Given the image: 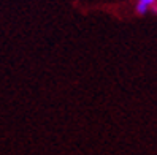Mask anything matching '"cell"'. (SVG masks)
Returning <instances> with one entry per match:
<instances>
[{
	"label": "cell",
	"mask_w": 157,
	"mask_h": 155,
	"mask_svg": "<svg viewBox=\"0 0 157 155\" xmlns=\"http://www.w3.org/2000/svg\"><path fill=\"white\" fill-rule=\"evenodd\" d=\"M155 5V0H138L136 3V13L138 14H144L147 10H149V6Z\"/></svg>",
	"instance_id": "1"
}]
</instances>
